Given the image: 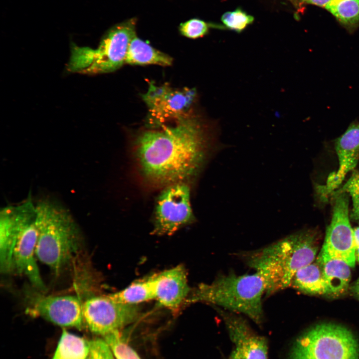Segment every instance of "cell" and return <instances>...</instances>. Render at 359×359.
<instances>
[{
    "label": "cell",
    "instance_id": "6da1fadb",
    "mask_svg": "<svg viewBox=\"0 0 359 359\" xmlns=\"http://www.w3.org/2000/svg\"><path fill=\"white\" fill-rule=\"evenodd\" d=\"M220 148L208 127L190 113L172 124L147 128L140 133L134 143L136 158L144 178L164 186L187 182Z\"/></svg>",
    "mask_w": 359,
    "mask_h": 359
},
{
    "label": "cell",
    "instance_id": "7a4b0ae2",
    "mask_svg": "<svg viewBox=\"0 0 359 359\" xmlns=\"http://www.w3.org/2000/svg\"><path fill=\"white\" fill-rule=\"evenodd\" d=\"M318 250L315 234L300 231L243 257L247 265L263 279L265 295H272L291 286L301 268L314 261Z\"/></svg>",
    "mask_w": 359,
    "mask_h": 359
},
{
    "label": "cell",
    "instance_id": "3957f363",
    "mask_svg": "<svg viewBox=\"0 0 359 359\" xmlns=\"http://www.w3.org/2000/svg\"><path fill=\"white\" fill-rule=\"evenodd\" d=\"M36 208V257L58 274L79 251V227L66 208L51 200L39 201Z\"/></svg>",
    "mask_w": 359,
    "mask_h": 359
},
{
    "label": "cell",
    "instance_id": "277c9868",
    "mask_svg": "<svg viewBox=\"0 0 359 359\" xmlns=\"http://www.w3.org/2000/svg\"><path fill=\"white\" fill-rule=\"evenodd\" d=\"M265 285L257 272L218 275L210 284H200L189 296L188 303L203 302L244 314L258 325L263 321L262 297Z\"/></svg>",
    "mask_w": 359,
    "mask_h": 359
},
{
    "label": "cell",
    "instance_id": "5b68a950",
    "mask_svg": "<svg viewBox=\"0 0 359 359\" xmlns=\"http://www.w3.org/2000/svg\"><path fill=\"white\" fill-rule=\"evenodd\" d=\"M135 35V22L130 20L112 28L96 49L72 44L67 70L95 75L118 69L125 63L129 44Z\"/></svg>",
    "mask_w": 359,
    "mask_h": 359
},
{
    "label": "cell",
    "instance_id": "8992f818",
    "mask_svg": "<svg viewBox=\"0 0 359 359\" xmlns=\"http://www.w3.org/2000/svg\"><path fill=\"white\" fill-rule=\"evenodd\" d=\"M290 357L291 359H359V344L348 328L322 323L296 340Z\"/></svg>",
    "mask_w": 359,
    "mask_h": 359
},
{
    "label": "cell",
    "instance_id": "52a82bcc",
    "mask_svg": "<svg viewBox=\"0 0 359 359\" xmlns=\"http://www.w3.org/2000/svg\"><path fill=\"white\" fill-rule=\"evenodd\" d=\"M14 206L17 236L13 253V271L25 276L33 287L43 292L46 287L35 259L38 236L36 204L29 196Z\"/></svg>",
    "mask_w": 359,
    "mask_h": 359
},
{
    "label": "cell",
    "instance_id": "ba28073f",
    "mask_svg": "<svg viewBox=\"0 0 359 359\" xmlns=\"http://www.w3.org/2000/svg\"><path fill=\"white\" fill-rule=\"evenodd\" d=\"M83 315L85 327L103 337L135 322L140 311L137 305L117 302L107 295L86 299L83 303Z\"/></svg>",
    "mask_w": 359,
    "mask_h": 359
},
{
    "label": "cell",
    "instance_id": "9c48e42d",
    "mask_svg": "<svg viewBox=\"0 0 359 359\" xmlns=\"http://www.w3.org/2000/svg\"><path fill=\"white\" fill-rule=\"evenodd\" d=\"M154 219L153 232L158 235H171L194 221L190 188L187 182L165 186L156 200Z\"/></svg>",
    "mask_w": 359,
    "mask_h": 359
},
{
    "label": "cell",
    "instance_id": "30bf717a",
    "mask_svg": "<svg viewBox=\"0 0 359 359\" xmlns=\"http://www.w3.org/2000/svg\"><path fill=\"white\" fill-rule=\"evenodd\" d=\"M41 291L28 289L25 291L26 312L39 316L61 327L82 330L85 327L83 303L76 296H45Z\"/></svg>",
    "mask_w": 359,
    "mask_h": 359
},
{
    "label": "cell",
    "instance_id": "8fae6325",
    "mask_svg": "<svg viewBox=\"0 0 359 359\" xmlns=\"http://www.w3.org/2000/svg\"><path fill=\"white\" fill-rule=\"evenodd\" d=\"M331 195L334 198L333 214L321 250L353 268L356 259L353 229L350 221L349 195L334 191Z\"/></svg>",
    "mask_w": 359,
    "mask_h": 359
},
{
    "label": "cell",
    "instance_id": "7c38bea8",
    "mask_svg": "<svg viewBox=\"0 0 359 359\" xmlns=\"http://www.w3.org/2000/svg\"><path fill=\"white\" fill-rule=\"evenodd\" d=\"M196 96L194 88L174 89L167 84L146 103L149 110L148 126L159 127L189 114Z\"/></svg>",
    "mask_w": 359,
    "mask_h": 359
},
{
    "label": "cell",
    "instance_id": "4fadbf2b",
    "mask_svg": "<svg viewBox=\"0 0 359 359\" xmlns=\"http://www.w3.org/2000/svg\"><path fill=\"white\" fill-rule=\"evenodd\" d=\"M339 168L328 177L326 183L319 185L317 191L323 201L327 200L338 189L346 176L353 171L359 160V122L351 124L335 142Z\"/></svg>",
    "mask_w": 359,
    "mask_h": 359
},
{
    "label": "cell",
    "instance_id": "5bb4252c",
    "mask_svg": "<svg viewBox=\"0 0 359 359\" xmlns=\"http://www.w3.org/2000/svg\"><path fill=\"white\" fill-rule=\"evenodd\" d=\"M216 309L241 359H267L268 344L265 337L256 334L238 314L219 307Z\"/></svg>",
    "mask_w": 359,
    "mask_h": 359
},
{
    "label": "cell",
    "instance_id": "9a60e30c",
    "mask_svg": "<svg viewBox=\"0 0 359 359\" xmlns=\"http://www.w3.org/2000/svg\"><path fill=\"white\" fill-rule=\"evenodd\" d=\"M151 277L155 299L162 306L177 309L189 294L186 273L182 265H179Z\"/></svg>",
    "mask_w": 359,
    "mask_h": 359
},
{
    "label": "cell",
    "instance_id": "2e32d148",
    "mask_svg": "<svg viewBox=\"0 0 359 359\" xmlns=\"http://www.w3.org/2000/svg\"><path fill=\"white\" fill-rule=\"evenodd\" d=\"M316 260L321 267L326 287V295L337 297L344 294L350 285V266L340 259L330 256L322 250Z\"/></svg>",
    "mask_w": 359,
    "mask_h": 359
},
{
    "label": "cell",
    "instance_id": "e0dca14e",
    "mask_svg": "<svg viewBox=\"0 0 359 359\" xmlns=\"http://www.w3.org/2000/svg\"><path fill=\"white\" fill-rule=\"evenodd\" d=\"M17 236V220L13 205L0 211V269L1 273L13 271V253Z\"/></svg>",
    "mask_w": 359,
    "mask_h": 359
},
{
    "label": "cell",
    "instance_id": "ac0fdd59",
    "mask_svg": "<svg viewBox=\"0 0 359 359\" xmlns=\"http://www.w3.org/2000/svg\"><path fill=\"white\" fill-rule=\"evenodd\" d=\"M173 59L138 38L131 40L127 53L125 63L131 65L155 64L167 66L172 64Z\"/></svg>",
    "mask_w": 359,
    "mask_h": 359
},
{
    "label": "cell",
    "instance_id": "d6986e66",
    "mask_svg": "<svg viewBox=\"0 0 359 359\" xmlns=\"http://www.w3.org/2000/svg\"><path fill=\"white\" fill-rule=\"evenodd\" d=\"M291 286L305 294L326 295L322 271L317 260L300 269L294 276Z\"/></svg>",
    "mask_w": 359,
    "mask_h": 359
},
{
    "label": "cell",
    "instance_id": "ffe728a7",
    "mask_svg": "<svg viewBox=\"0 0 359 359\" xmlns=\"http://www.w3.org/2000/svg\"><path fill=\"white\" fill-rule=\"evenodd\" d=\"M109 296L117 302L131 305L155 299L152 277L135 281L123 290Z\"/></svg>",
    "mask_w": 359,
    "mask_h": 359
},
{
    "label": "cell",
    "instance_id": "44dd1931",
    "mask_svg": "<svg viewBox=\"0 0 359 359\" xmlns=\"http://www.w3.org/2000/svg\"><path fill=\"white\" fill-rule=\"evenodd\" d=\"M90 341L63 330L52 359H86Z\"/></svg>",
    "mask_w": 359,
    "mask_h": 359
},
{
    "label": "cell",
    "instance_id": "7402d4cb",
    "mask_svg": "<svg viewBox=\"0 0 359 359\" xmlns=\"http://www.w3.org/2000/svg\"><path fill=\"white\" fill-rule=\"evenodd\" d=\"M325 8L344 25L359 22V0H331Z\"/></svg>",
    "mask_w": 359,
    "mask_h": 359
},
{
    "label": "cell",
    "instance_id": "603a6c76",
    "mask_svg": "<svg viewBox=\"0 0 359 359\" xmlns=\"http://www.w3.org/2000/svg\"><path fill=\"white\" fill-rule=\"evenodd\" d=\"M117 359H141L137 352L121 337L120 331H116L103 337Z\"/></svg>",
    "mask_w": 359,
    "mask_h": 359
},
{
    "label": "cell",
    "instance_id": "cb8c5ba5",
    "mask_svg": "<svg viewBox=\"0 0 359 359\" xmlns=\"http://www.w3.org/2000/svg\"><path fill=\"white\" fill-rule=\"evenodd\" d=\"M221 20L226 28L237 32H241L254 20L253 16L240 8L224 13Z\"/></svg>",
    "mask_w": 359,
    "mask_h": 359
},
{
    "label": "cell",
    "instance_id": "d4e9b609",
    "mask_svg": "<svg viewBox=\"0 0 359 359\" xmlns=\"http://www.w3.org/2000/svg\"><path fill=\"white\" fill-rule=\"evenodd\" d=\"M334 191L345 192L351 196L353 208L350 217L352 220L359 222V171L354 170L346 182Z\"/></svg>",
    "mask_w": 359,
    "mask_h": 359
},
{
    "label": "cell",
    "instance_id": "484cf974",
    "mask_svg": "<svg viewBox=\"0 0 359 359\" xmlns=\"http://www.w3.org/2000/svg\"><path fill=\"white\" fill-rule=\"evenodd\" d=\"M210 24L199 19L188 20L180 25V30L183 35L189 38H197L206 35Z\"/></svg>",
    "mask_w": 359,
    "mask_h": 359
},
{
    "label": "cell",
    "instance_id": "4316f807",
    "mask_svg": "<svg viewBox=\"0 0 359 359\" xmlns=\"http://www.w3.org/2000/svg\"><path fill=\"white\" fill-rule=\"evenodd\" d=\"M109 345L101 338L90 341V349L86 359H115Z\"/></svg>",
    "mask_w": 359,
    "mask_h": 359
},
{
    "label": "cell",
    "instance_id": "83f0119b",
    "mask_svg": "<svg viewBox=\"0 0 359 359\" xmlns=\"http://www.w3.org/2000/svg\"><path fill=\"white\" fill-rule=\"evenodd\" d=\"M356 261L359 264V226L353 229Z\"/></svg>",
    "mask_w": 359,
    "mask_h": 359
},
{
    "label": "cell",
    "instance_id": "f1b7e54d",
    "mask_svg": "<svg viewBox=\"0 0 359 359\" xmlns=\"http://www.w3.org/2000/svg\"><path fill=\"white\" fill-rule=\"evenodd\" d=\"M302 2L314 4L321 7L325 8L326 6L329 3L331 0H301Z\"/></svg>",
    "mask_w": 359,
    "mask_h": 359
},
{
    "label": "cell",
    "instance_id": "f546056e",
    "mask_svg": "<svg viewBox=\"0 0 359 359\" xmlns=\"http://www.w3.org/2000/svg\"><path fill=\"white\" fill-rule=\"evenodd\" d=\"M352 292L359 300V278L352 286Z\"/></svg>",
    "mask_w": 359,
    "mask_h": 359
},
{
    "label": "cell",
    "instance_id": "4dcf8cb0",
    "mask_svg": "<svg viewBox=\"0 0 359 359\" xmlns=\"http://www.w3.org/2000/svg\"><path fill=\"white\" fill-rule=\"evenodd\" d=\"M227 359H241L240 354L237 349L233 350Z\"/></svg>",
    "mask_w": 359,
    "mask_h": 359
}]
</instances>
